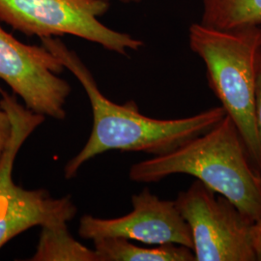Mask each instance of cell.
I'll return each instance as SVG.
<instances>
[{"label":"cell","mask_w":261,"mask_h":261,"mask_svg":"<svg viewBox=\"0 0 261 261\" xmlns=\"http://www.w3.org/2000/svg\"><path fill=\"white\" fill-rule=\"evenodd\" d=\"M41 43L83 85L93 113V127L89 139L84 148L65 165L64 176L67 180L75 178L86 162L108 151L143 152L153 156L169 153L210 130L226 115L221 106L186 118L148 117L140 112L134 101L119 105L109 100L101 92L84 61L60 39L42 38Z\"/></svg>","instance_id":"cell-1"},{"label":"cell","mask_w":261,"mask_h":261,"mask_svg":"<svg viewBox=\"0 0 261 261\" xmlns=\"http://www.w3.org/2000/svg\"><path fill=\"white\" fill-rule=\"evenodd\" d=\"M173 174L194 176L253 222L261 216V172L228 115L176 149L134 164L129 170L137 183H155Z\"/></svg>","instance_id":"cell-2"},{"label":"cell","mask_w":261,"mask_h":261,"mask_svg":"<svg viewBox=\"0 0 261 261\" xmlns=\"http://www.w3.org/2000/svg\"><path fill=\"white\" fill-rule=\"evenodd\" d=\"M189 43L203 60L209 87L236 125L253 166L261 172V140L255 117L261 27L221 29L194 23L189 29Z\"/></svg>","instance_id":"cell-3"},{"label":"cell","mask_w":261,"mask_h":261,"mask_svg":"<svg viewBox=\"0 0 261 261\" xmlns=\"http://www.w3.org/2000/svg\"><path fill=\"white\" fill-rule=\"evenodd\" d=\"M0 108L9 115L12 134L0 158V249L33 226L68 224L77 213L70 196L55 198L45 189L27 190L15 184L13 168L22 144L46 116L28 110L15 94L0 88Z\"/></svg>","instance_id":"cell-4"},{"label":"cell","mask_w":261,"mask_h":261,"mask_svg":"<svg viewBox=\"0 0 261 261\" xmlns=\"http://www.w3.org/2000/svg\"><path fill=\"white\" fill-rule=\"evenodd\" d=\"M109 8L106 0H0V20L27 36L73 35L122 56L143 47L142 41L98 19Z\"/></svg>","instance_id":"cell-5"},{"label":"cell","mask_w":261,"mask_h":261,"mask_svg":"<svg viewBox=\"0 0 261 261\" xmlns=\"http://www.w3.org/2000/svg\"><path fill=\"white\" fill-rule=\"evenodd\" d=\"M190 227L196 261H256L253 221L199 180L174 200Z\"/></svg>","instance_id":"cell-6"},{"label":"cell","mask_w":261,"mask_h":261,"mask_svg":"<svg viewBox=\"0 0 261 261\" xmlns=\"http://www.w3.org/2000/svg\"><path fill=\"white\" fill-rule=\"evenodd\" d=\"M64 66L47 47L19 42L0 25V81L31 112L64 120L71 86L60 75Z\"/></svg>","instance_id":"cell-7"},{"label":"cell","mask_w":261,"mask_h":261,"mask_svg":"<svg viewBox=\"0 0 261 261\" xmlns=\"http://www.w3.org/2000/svg\"><path fill=\"white\" fill-rule=\"evenodd\" d=\"M132 212L119 218L84 215L80 220V236L92 241L103 237H121L149 245L177 244L193 249L190 227L175 201L163 200L145 188L132 196Z\"/></svg>","instance_id":"cell-8"},{"label":"cell","mask_w":261,"mask_h":261,"mask_svg":"<svg viewBox=\"0 0 261 261\" xmlns=\"http://www.w3.org/2000/svg\"><path fill=\"white\" fill-rule=\"evenodd\" d=\"M100 261H196L193 249L177 244L142 248L121 237L93 240Z\"/></svg>","instance_id":"cell-9"},{"label":"cell","mask_w":261,"mask_h":261,"mask_svg":"<svg viewBox=\"0 0 261 261\" xmlns=\"http://www.w3.org/2000/svg\"><path fill=\"white\" fill-rule=\"evenodd\" d=\"M36 252L31 261H100L95 250L79 242L70 233L68 224L41 227Z\"/></svg>","instance_id":"cell-10"},{"label":"cell","mask_w":261,"mask_h":261,"mask_svg":"<svg viewBox=\"0 0 261 261\" xmlns=\"http://www.w3.org/2000/svg\"><path fill=\"white\" fill-rule=\"evenodd\" d=\"M201 23L221 29L261 27V0H202Z\"/></svg>","instance_id":"cell-11"},{"label":"cell","mask_w":261,"mask_h":261,"mask_svg":"<svg viewBox=\"0 0 261 261\" xmlns=\"http://www.w3.org/2000/svg\"><path fill=\"white\" fill-rule=\"evenodd\" d=\"M12 134V124L8 113L0 108V158L6 148Z\"/></svg>","instance_id":"cell-12"},{"label":"cell","mask_w":261,"mask_h":261,"mask_svg":"<svg viewBox=\"0 0 261 261\" xmlns=\"http://www.w3.org/2000/svg\"><path fill=\"white\" fill-rule=\"evenodd\" d=\"M255 117L257 129L261 140V55L258 61L257 76H256V90H255Z\"/></svg>","instance_id":"cell-13"},{"label":"cell","mask_w":261,"mask_h":261,"mask_svg":"<svg viewBox=\"0 0 261 261\" xmlns=\"http://www.w3.org/2000/svg\"><path fill=\"white\" fill-rule=\"evenodd\" d=\"M252 245H253V250L255 252L256 261H261V216L253 223Z\"/></svg>","instance_id":"cell-14"},{"label":"cell","mask_w":261,"mask_h":261,"mask_svg":"<svg viewBox=\"0 0 261 261\" xmlns=\"http://www.w3.org/2000/svg\"><path fill=\"white\" fill-rule=\"evenodd\" d=\"M106 1L110 2L111 0H106ZM118 1H120L122 3H139L141 0H118Z\"/></svg>","instance_id":"cell-15"}]
</instances>
